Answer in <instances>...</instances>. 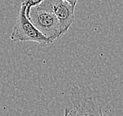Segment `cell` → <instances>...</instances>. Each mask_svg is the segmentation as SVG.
Returning <instances> with one entry per match:
<instances>
[{
  "instance_id": "obj_3",
  "label": "cell",
  "mask_w": 123,
  "mask_h": 116,
  "mask_svg": "<svg viewBox=\"0 0 123 116\" xmlns=\"http://www.w3.org/2000/svg\"><path fill=\"white\" fill-rule=\"evenodd\" d=\"M71 100L77 112V116H102L93 100L91 89L87 85L75 86L71 90Z\"/></svg>"
},
{
  "instance_id": "obj_5",
  "label": "cell",
  "mask_w": 123,
  "mask_h": 116,
  "mask_svg": "<svg viewBox=\"0 0 123 116\" xmlns=\"http://www.w3.org/2000/svg\"><path fill=\"white\" fill-rule=\"evenodd\" d=\"M43 1H44V0H21V4L25 5L26 6V15L28 18H29L28 14H29L30 9L32 6H35L40 4Z\"/></svg>"
},
{
  "instance_id": "obj_6",
  "label": "cell",
  "mask_w": 123,
  "mask_h": 116,
  "mask_svg": "<svg viewBox=\"0 0 123 116\" xmlns=\"http://www.w3.org/2000/svg\"><path fill=\"white\" fill-rule=\"evenodd\" d=\"M64 116H77V112L75 109H70L68 108H66L64 110Z\"/></svg>"
},
{
  "instance_id": "obj_7",
  "label": "cell",
  "mask_w": 123,
  "mask_h": 116,
  "mask_svg": "<svg viewBox=\"0 0 123 116\" xmlns=\"http://www.w3.org/2000/svg\"><path fill=\"white\" fill-rule=\"evenodd\" d=\"M64 1L67 2H68V3H70L71 5L74 6H75L76 4H77L78 0H64Z\"/></svg>"
},
{
  "instance_id": "obj_4",
  "label": "cell",
  "mask_w": 123,
  "mask_h": 116,
  "mask_svg": "<svg viewBox=\"0 0 123 116\" xmlns=\"http://www.w3.org/2000/svg\"><path fill=\"white\" fill-rule=\"evenodd\" d=\"M57 17L64 34L68 31L74 20V6L64 0H44Z\"/></svg>"
},
{
  "instance_id": "obj_2",
  "label": "cell",
  "mask_w": 123,
  "mask_h": 116,
  "mask_svg": "<svg viewBox=\"0 0 123 116\" xmlns=\"http://www.w3.org/2000/svg\"><path fill=\"white\" fill-rule=\"evenodd\" d=\"M10 39L14 42L32 41L38 43L42 46H49L53 43L49 38L42 33L26 15V6H20L16 24L10 35Z\"/></svg>"
},
{
  "instance_id": "obj_1",
  "label": "cell",
  "mask_w": 123,
  "mask_h": 116,
  "mask_svg": "<svg viewBox=\"0 0 123 116\" xmlns=\"http://www.w3.org/2000/svg\"><path fill=\"white\" fill-rule=\"evenodd\" d=\"M28 17L33 24L53 43L64 35L57 17L44 1L30 9Z\"/></svg>"
}]
</instances>
